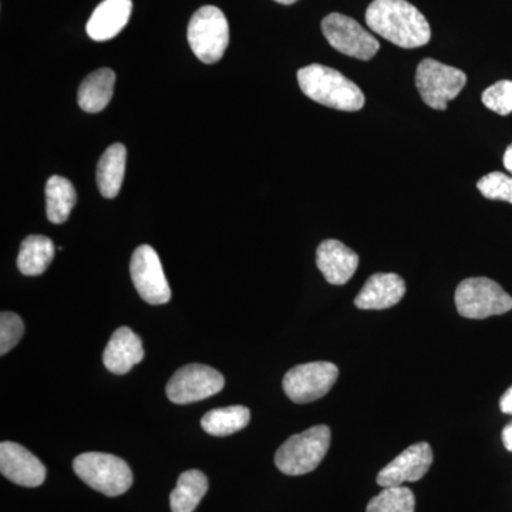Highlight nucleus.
<instances>
[{"instance_id":"nucleus-10","label":"nucleus","mask_w":512,"mask_h":512,"mask_svg":"<svg viewBox=\"0 0 512 512\" xmlns=\"http://www.w3.org/2000/svg\"><path fill=\"white\" fill-rule=\"evenodd\" d=\"M224 386V376L218 370L192 363L174 373L167 384V396L175 404H190L215 396Z\"/></svg>"},{"instance_id":"nucleus-5","label":"nucleus","mask_w":512,"mask_h":512,"mask_svg":"<svg viewBox=\"0 0 512 512\" xmlns=\"http://www.w3.org/2000/svg\"><path fill=\"white\" fill-rule=\"evenodd\" d=\"M187 37L202 63L220 62L229 43L228 20L217 6H202L188 23Z\"/></svg>"},{"instance_id":"nucleus-16","label":"nucleus","mask_w":512,"mask_h":512,"mask_svg":"<svg viewBox=\"0 0 512 512\" xmlns=\"http://www.w3.org/2000/svg\"><path fill=\"white\" fill-rule=\"evenodd\" d=\"M143 359V340L127 326L113 333L103 353L106 369L119 376L126 375Z\"/></svg>"},{"instance_id":"nucleus-21","label":"nucleus","mask_w":512,"mask_h":512,"mask_svg":"<svg viewBox=\"0 0 512 512\" xmlns=\"http://www.w3.org/2000/svg\"><path fill=\"white\" fill-rule=\"evenodd\" d=\"M77 195L67 178L53 175L46 184V214L52 224L60 225L69 220Z\"/></svg>"},{"instance_id":"nucleus-2","label":"nucleus","mask_w":512,"mask_h":512,"mask_svg":"<svg viewBox=\"0 0 512 512\" xmlns=\"http://www.w3.org/2000/svg\"><path fill=\"white\" fill-rule=\"evenodd\" d=\"M298 83L305 96L330 109L359 111L365 106V94L356 83L322 64L302 67Z\"/></svg>"},{"instance_id":"nucleus-3","label":"nucleus","mask_w":512,"mask_h":512,"mask_svg":"<svg viewBox=\"0 0 512 512\" xmlns=\"http://www.w3.org/2000/svg\"><path fill=\"white\" fill-rule=\"evenodd\" d=\"M330 437L328 426H315L295 434L276 451V467L286 476L312 473L328 454Z\"/></svg>"},{"instance_id":"nucleus-25","label":"nucleus","mask_w":512,"mask_h":512,"mask_svg":"<svg viewBox=\"0 0 512 512\" xmlns=\"http://www.w3.org/2000/svg\"><path fill=\"white\" fill-rule=\"evenodd\" d=\"M477 188L488 200L505 201L512 204V178L507 174L490 173L481 178Z\"/></svg>"},{"instance_id":"nucleus-30","label":"nucleus","mask_w":512,"mask_h":512,"mask_svg":"<svg viewBox=\"0 0 512 512\" xmlns=\"http://www.w3.org/2000/svg\"><path fill=\"white\" fill-rule=\"evenodd\" d=\"M504 167L512 174V144L507 147L504 154Z\"/></svg>"},{"instance_id":"nucleus-9","label":"nucleus","mask_w":512,"mask_h":512,"mask_svg":"<svg viewBox=\"0 0 512 512\" xmlns=\"http://www.w3.org/2000/svg\"><path fill=\"white\" fill-rule=\"evenodd\" d=\"M339 377L338 366L330 362H312L289 370L284 377V390L292 402L305 404L322 399Z\"/></svg>"},{"instance_id":"nucleus-12","label":"nucleus","mask_w":512,"mask_h":512,"mask_svg":"<svg viewBox=\"0 0 512 512\" xmlns=\"http://www.w3.org/2000/svg\"><path fill=\"white\" fill-rule=\"evenodd\" d=\"M431 464H433V450L430 444H413L377 474V484L386 488L416 483L429 473Z\"/></svg>"},{"instance_id":"nucleus-17","label":"nucleus","mask_w":512,"mask_h":512,"mask_svg":"<svg viewBox=\"0 0 512 512\" xmlns=\"http://www.w3.org/2000/svg\"><path fill=\"white\" fill-rule=\"evenodd\" d=\"M133 12L131 0H104L87 22V35L96 42H106L126 28Z\"/></svg>"},{"instance_id":"nucleus-19","label":"nucleus","mask_w":512,"mask_h":512,"mask_svg":"<svg viewBox=\"0 0 512 512\" xmlns=\"http://www.w3.org/2000/svg\"><path fill=\"white\" fill-rule=\"evenodd\" d=\"M127 150L123 144H113L104 151L97 164V187L104 198H116L126 174Z\"/></svg>"},{"instance_id":"nucleus-7","label":"nucleus","mask_w":512,"mask_h":512,"mask_svg":"<svg viewBox=\"0 0 512 512\" xmlns=\"http://www.w3.org/2000/svg\"><path fill=\"white\" fill-rule=\"evenodd\" d=\"M466 83V73L437 60L424 59L417 66L416 87L431 109L446 110L447 104L456 99Z\"/></svg>"},{"instance_id":"nucleus-29","label":"nucleus","mask_w":512,"mask_h":512,"mask_svg":"<svg viewBox=\"0 0 512 512\" xmlns=\"http://www.w3.org/2000/svg\"><path fill=\"white\" fill-rule=\"evenodd\" d=\"M503 443L504 447L512 453V421L503 430Z\"/></svg>"},{"instance_id":"nucleus-1","label":"nucleus","mask_w":512,"mask_h":512,"mask_svg":"<svg viewBox=\"0 0 512 512\" xmlns=\"http://www.w3.org/2000/svg\"><path fill=\"white\" fill-rule=\"evenodd\" d=\"M366 23L372 32L403 49H416L431 39L429 22L407 0H375L366 10Z\"/></svg>"},{"instance_id":"nucleus-20","label":"nucleus","mask_w":512,"mask_h":512,"mask_svg":"<svg viewBox=\"0 0 512 512\" xmlns=\"http://www.w3.org/2000/svg\"><path fill=\"white\" fill-rule=\"evenodd\" d=\"M55 244L43 235H29L23 239L18 256V268L23 275L39 276L55 258Z\"/></svg>"},{"instance_id":"nucleus-26","label":"nucleus","mask_w":512,"mask_h":512,"mask_svg":"<svg viewBox=\"0 0 512 512\" xmlns=\"http://www.w3.org/2000/svg\"><path fill=\"white\" fill-rule=\"evenodd\" d=\"M483 103L487 109L508 116L512 113V82L511 80H501L488 87L483 93Z\"/></svg>"},{"instance_id":"nucleus-27","label":"nucleus","mask_w":512,"mask_h":512,"mask_svg":"<svg viewBox=\"0 0 512 512\" xmlns=\"http://www.w3.org/2000/svg\"><path fill=\"white\" fill-rule=\"evenodd\" d=\"M25 325L16 313L2 312L0 315V355L5 356L22 339Z\"/></svg>"},{"instance_id":"nucleus-22","label":"nucleus","mask_w":512,"mask_h":512,"mask_svg":"<svg viewBox=\"0 0 512 512\" xmlns=\"http://www.w3.org/2000/svg\"><path fill=\"white\" fill-rule=\"evenodd\" d=\"M208 491V478L200 470H188L178 478L170 495L171 511L194 512Z\"/></svg>"},{"instance_id":"nucleus-31","label":"nucleus","mask_w":512,"mask_h":512,"mask_svg":"<svg viewBox=\"0 0 512 512\" xmlns=\"http://www.w3.org/2000/svg\"><path fill=\"white\" fill-rule=\"evenodd\" d=\"M275 2L281 3V5H292V3L298 2V0H275Z\"/></svg>"},{"instance_id":"nucleus-4","label":"nucleus","mask_w":512,"mask_h":512,"mask_svg":"<svg viewBox=\"0 0 512 512\" xmlns=\"http://www.w3.org/2000/svg\"><path fill=\"white\" fill-rule=\"evenodd\" d=\"M73 470L77 477L93 490L117 497L127 493L133 485V473L123 458L106 453H83L74 458Z\"/></svg>"},{"instance_id":"nucleus-11","label":"nucleus","mask_w":512,"mask_h":512,"mask_svg":"<svg viewBox=\"0 0 512 512\" xmlns=\"http://www.w3.org/2000/svg\"><path fill=\"white\" fill-rule=\"evenodd\" d=\"M130 274L143 301L150 305H165L170 302V285L156 249L150 245L138 247L131 256Z\"/></svg>"},{"instance_id":"nucleus-15","label":"nucleus","mask_w":512,"mask_h":512,"mask_svg":"<svg viewBox=\"0 0 512 512\" xmlns=\"http://www.w3.org/2000/svg\"><path fill=\"white\" fill-rule=\"evenodd\" d=\"M406 295V282L397 274H375L367 279L356 296L355 305L363 311H383L392 308Z\"/></svg>"},{"instance_id":"nucleus-6","label":"nucleus","mask_w":512,"mask_h":512,"mask_svg":"<svg viewBox=\"0 0 512 512\" xmlns=\"http://www.w3.org/2000/svg\"><path fill=\"white\" fill-rule=\"evenodd\" d=\"M457 311L463 318L485 319L512 309V298L488 278L464 279L456 289Z\"/></svg>"},{"instance_id":"nucleus-14","label":"nucleus","mask_w":512,"mask_h":512,"mask_svg":"<svg viewBox=\"0 0 512 512\" xmlns=\"http://www.w3.org/2000/svg\"><path fill=\"white\" fill-rule=\"evenodd\" d=\"M316 265L330 285L348 284L359 266V255L336 239H326L316 251Z\"/></svg>"},{"instance_id":"nucleus-23","label":"nucleus","mask_w":512,"mask_h":512,"mask_svg":"<svg viewBox=\"0 0 512 512\" xmlns=\"http://www.w3.org/2000/svg\"><path fill=\"white\" fill-rule=\"evenodd\" d=\"M251 420V412L245 406H229L211 410L202 417L201 426L211 436L225 437L245 429Z\"/></svg>"},{"instance_id":"nucleus-28","label":"nucleus","mask_w":512,"mask_h":512,"mask_svg":"<svg viewBox=\"0 0 512 512\" xmlns=\"http://www.w3.org/2000/svg\"><path fill=\"white\" fill-rule=\"evenodd\" d=\"M500 409L505 414H512V386L501 397Z\"/></svg>"},{"instance_id":"nucleus-18","label":"nucleus","mask_w":512,"mask_h":512,"mask_svg":"<svg viewBox=\"0 0 512 512\" xmlns=\"http://www.w3.org/2000/svg\"><path fill=\"white\" fill-rule=\"evenodd\" d=\"M116 73L111 69L96 70L83 80L77 93L80 109L86 113H100L109 106L113 97Z\"/></svg>"},{"instance_id":"nucleus-8","label":"nucleus","mask_w":512,"mask_h":512,"mask_svg":"<svg viewBox=\"0 0 512 512\" xmlns=\"http://www.w3.org/2000/svg\"><path fill=\"white\" fill-rule=\"evenodd\" d=\"M323 36L342 55L370 60L379 52L380 43L360 23L342 13H330L322 20Z\"/></svg>"},{"instance_id":"nucleus-13","label":"nucleus","mask_w":512,"mask_h":512,"mask_svg":"<svg viewBox=\"0 0 512 512\" xmlns=\"http://www.w3.org/2000/svg\"><path fill=\"white\" fill-rule=\"evenodd\" d=\"M0 471L12 483L22 487H39L46 480V467L42 461L12 441L0 444Z\"/></svg>"},{"instance_id":"nucleus-24","label":"nucleus","mask_w":512,"mask_h":512,"mask_svg":"<svg viewBox=\"0 0 512 512\" xmlns=\"http://www.w3.org/2000/svg\"><path fill=\"white\" fill-rule=\"evenodd\" d=\"M414 508L416 498L413 491L404 485L383 488L382 493L367 504V512H414Z\"/></svg>"}]
</instances>
